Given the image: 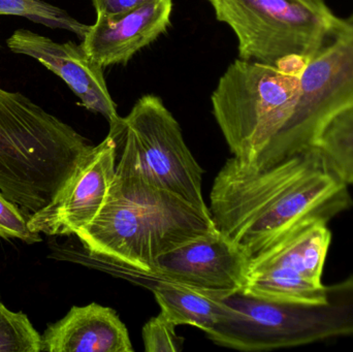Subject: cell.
<instances>
[{
    "label": "cell",
    "mask_w": 353,
    "mask_h": 352,
    "mask_svg": "<svg viewBox=\"0 0 353 352\" xmlns=\"http://www.w3.org/2000/svg\"><path fill=\"white\" fill-rule=\"evenodd\" d=\"M218 231L210 211L115 175L101 212L74 236L92 258L150 273L163 254Z\"/></svg>",
    "instance_id": "1"
},
{
    "label": "cell",
    "mask_w": 353,
    "mask_h": 352,
    "mask_svg": "<svg viewBox=\"0 0 353 352\" xmlns=\"http://www.w3.org/2000/svg\"><path fill=\"white\" fill-rule=\"evenodd\" d=\"M92 147L22 93L0 87V191L27 216L55 198Z\"/></svg>",
    "instance_id": "2"
},
{
    "label": "cell",
    "mask_w": 353,
    "mask_h": 352,
    "mask_svg": "<svg viewBox=\"0 0 353 352\" xmlns=\"http://www.w3.org/2000/svg\"><path fill=\"white\" fill-rule=\"evenodd\" d=\"M300 74L238 59L212 93L214 118L239 161L254 165L294 113Z\"/></svg>",
    "instance_id": "3"
},
{
    "label": "cell",
    "mask_w": 353,
    "mask_h": 352,
    "mask_svg": "<svg viewBox=\"0 0 353 352\" xmlns=\"http://www.w3.org/2000/svg\"><path fill=\"white\" fill-rule=\"evenodd\" d=\"M109 134L117 144L116 175L141 180L210 211L203 196V169L161 97H141Z\"/></svg>",
    "instance_id": "4"
},
{
    "label": "cell",
    "mask_w": 353,
    "mask_h": 352,
    "mask_svg": "<svg viewBox=\"0 0 353 352\" xmlns=\"http://www.w3.org/2000/svg\"><path fill=\"white\" fill-rule=\"evenodd\" d=\"M208 1L216 19L236 34L241 59L271 65L290 57H312L341 20L325 0Z\"/></svg>",
    "instance_id": "5"
},
{
    "label": "cell",
    "mask_w": 353,
    "mask_h": 352,
    "mask_svg": "<svg viewBox=\"0 0 353 352\" xmlns=\"http://www.w3.org/2000/svg\"><path fill=\"white\" fill-rule=\"evenodd\" d=\"M352 107L353 14L341 19L333 37L309 58L300 74V93L292 117L251 167H270L306 152L327 124Z\"/></svg>",
    "instance_id": "6"
},
{
    "label": "cell",
    "mask_w": 353,
    "mask_h": 352,
    "mask_svg": "<svg viewBox=\"0 0 353 352\" xmlns=\"http://www.w3.org/2000/svg\"><path fill=\"white\" fill-rule=\"evenodd\" d=\"M352 205L347 184L323 159L286 188L234 243L253 258L296 227L311 221L329 223Z\"/></svg>",
    "instance_id": "7"
},
{
    "label": "cell",
    "mask_w": 353,
    "mask_h": 352,
    "mask_svg": "<svg viewBox=\"0 0 353 352\" xmlns=\"http://www.w3.org/2000/svg\"><path fill=\"white\" fill-rule=\"evenodd\" d=\"M250 260L238 244L218 231L163 254L150 273L116 265L111 268L138 284L167 281L225 298L244 289Z\"/></svg>",
    "instance_id": "8"
},
{
    "label": "cell",
    "mask_w": 353,
    "mask_h": 352,
    "mask_svg": "<svg viewBox=\"0 0 353 352\" xmlns=\"http://www.w3.org/2000/svg\"><path fill=\"white\" fill-rule=\"evenodd\" d=\"M117 157V144L109 134L85 155L55 198L29 217V229L54 237L76 235L87 227L107 200Z\"/></svg>",
    "instance_id": "9"
},
{
    "label": "cell",
    "mask_w": 353,
    "mask_h": 352,
    "mask_svg": "<svg viewBox=\"0 0 353 352\" xmlns=\"http://www.w3.org/2000/svg\"><path fill=\"white\" fill-rule=\"evenodd\" d=\"M6 45L12 53L33 58L59 76L83 107L101 114L110 127L119 123L121 117L108 89L103 68L90 59L82 45L72 41L58 43L28 29L14 31Z\"/></svg>",
    "instance_id": "10"
},
{
    "label": "cell",
    "mask_w": 353,
    "mask_h": 352,
    "mask_svg": "<svg viewBox=\"0 0 353 352\" xmlns=\"http://www.w3.org/2000/svg\"><path fill=\"white\" fill-rule=\"evenodd\" d=\"M173 0H153L112 16H97L82 39L87 55L105 68L126 64L171 25Z\"/></svg>",
    "instance_id": "11"
},
{
    "label": "cell",
    "mask_w": 353,
    "mask_h": 352,
    "mask_svg": "<svg viewBox=\"0 0 353 352\" xmlns=\"http://www.w3.org/2000/svg\"><path fill=\"white\" fill-rule=\"evenodd\" d=\"M130 333L112 308L74 306L41 335V352H134Z\"/></svg>",
    "instance_id": "12"
},
{
    "label": "cell",
    "mask_w": 353,
    "mask_h": 352,
    "mask_svg": "<svg viewBox=\"0 0 353 352\" xmlns=\"http://www.w3.org/2000/svg\"><path fill=\"white\" fill-rule=\"evenodd\" d=\"M331 242L332 231L327 222L304 223L251 258L249 273L281 269L323 283V268Z\"/></svg>",
    "instance_id": "13"
},
{
    "label": "cell",
    "mask_w": 353,
    "mask_h": 352,
    "mask_svg": "<svg viewBox=\"0 0 353 352\" xmlns=\"http://www.w3.org/2000/svg\"><path fill=\"white\" fill-rule=\"evenodd\" d=\"M144 287L152 291L161 312L176 327L188 324L208 333L230 314L218 296L167 281H149Z\"/></svg>",
    "instance_id": "14"
},
{
    "label": "cell",
    "mask_w": 353,
    "mask_h": 352,
    "mask_svg": "<svg viewBox=\"0 0 353 352\" xmlns=\"http://www.w3.org/2000/svg\"><path fill=\"white\" fill-rule=\"evenodd\" d=\"M330 285L281 269H265L249 273L243 291L276 301L323 303L329 298Z\"/></svg>",
    "instance_id": "15"
},
{
    "label": "cell",
    "mask_w": 353,
    "mask_h": 352,
    "mask_svg": "<svg viewBox=\"0 0 353 352\" xmlns=\"http://www.w3.org/2000/svg\"><path fill=\"white\" fill-rule=\"evenodd\" d=\"M327 165L353 185V107L334 118L315 143Z\"/></svg>",
    "instance_id": "16"
},
{
    "label": "cell",
    "mask_w": 353,
    "mask_h": 352,
    "mask_svg": "<svg viewBox=\"0 0 353 352\" xmlns=\"http://www.w3.org/2000/svg\"><path fill=\"white\" fill-rule=\"evenodd\" d=\"M22 17L54 29L74 33L82 41L89 25L83 24L68 12L43 0H0V16Z\"/></svg>",
    "instance_id": "17"
},
{
    "label": "cell",
    "mask_w": 353,
    "mask_h": 352,
    "mask_svg": "<svg viewBox=\"0 0 353 352\" xmlns=\"http://www.w3.org/2000/svg\"><path fill=\"white\" fill-rule=\"evenodd\" d=\"M0 352H41V335L24 312L10 311L0 298Z\"/></svg>",
    "instance_id": "18"
},
{
    "label": "cell",
    "mask_w": 353,
    "mask_h": 352,
    "mask_svg": "<svg viewBox=\"0 0 353 352\" xmlns=\"http://www.w3.org/2000/svg\"><path fill=\"white\" fill-rule=\"evenodd\" d=\"M28 218L20 206L8 200L0 191V238L20 240L29 245L43 241L41 234L29 229Z\"/></svg>",
    "instance_id": "19"
},
{
    "label": "cell",
    "mask_w": 353,
    "mask_h": 352,
    "mask_svg": "<svg viewBox=\"0 0 353 352\" xmlns=\"http://www.w3.org/2000/svg\"><path fill=\"white\" fill-rule=\"evenodd\" d=\"M176 326L163 312L151 318L143 328V342L146 352H178L184 339L176 333Z\"/></svg>",
    "instance_id": "20"
},
{
    "label": "cell",
    "mask_w": 353,
    "mask_h": 352,
    "mask_svg": "<svg viewBox=\"0 0 353 352\" xmlns=\"http://www.w3.org/2000/svg\"><path fill=\"white\" fill-rule=\"evenodd\" d=\"M94 6L97 16H112L121 14L132 8H139L143 4L153 0H91Z\"/></svg>",
    "instance_id": "21"
}]
</instances>
